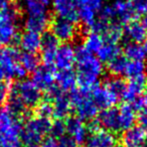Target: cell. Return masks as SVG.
<instances>
[{
    "label": "cell",
    "mask_w": 147,
    "mask_h": 147,
    "mask_svg": "<svg viewBox=\"0 0 147 147\" xmlns=\"http://www.w3.org/2000/svg\"><path fill=\"white\" fill-rule=\"evenodd\" d=\"M75 57L78 65L77 85L80 90L90 93L99 85V81L104 74L103 63L94 55L88 53L82 45L75 47Z\"/></svg>",
    "instance_id": "obj_1"
},
{
    "label": "cell",
    "mask_w": 147,
    "mask_h": 147,
    "mask_svg": "<svg viewBox=\"0 0 147 147\" xmlns=\"http://www.w3.org/2000/svg\"><path fill=\"white\" fill-rule=\"evenodd\" d=\"M22 9L14 2L1 10L0 13V45H14L18 43V22Z\"/></svg>",
    "instance_id": "obj_2"
},
{
    "label": "cell",
    "mask_w": 147,
    "mask_h": 147,
    "mask_svg": "<svg viewBox=\"0 0 147 147\" xmlns=\"http://www.w3.org/2000/svg\"><path fill=\"white\" fill-rule=\"evenodd\" d=\"M20 51L13 45H8L0 49V69L4 73L6 82L12 79L23 80L27 71L19 63Z\"/></svg>",
    "instance_id": "obj_3"
},
{
    "label": "cell",
    "mask_w": 147,
    "mask_h": 147,
    "mask_svg": "<svg viewBox=\"0 0 147 147\" xmlns=\"http://www.w3.org/2000/svg\"><path fill=\"white\" fill-rule=\"evenodd\" d=\"M51 119L34 116L27 118L20 135V142L24 145L39 144L43 136L51 131Z\"/></svg>",
    "instance_id": "obj_4"
},
{
    "label": "cell",
    "mask_w": 147,
    "mask_h": 147,
    "mask_svg": "<svg viewBox=\"0 0 147 147\" xmlns=\"http://www.w3.org/2000/svg\"><path fill=\"white\" fill-rule=\"evenodd\" d=\"M69 98L73 105V110L76 116L83 121H91L99 114L98 107L93 102L89 92L82 90H74L69 94Z\"/></svg>",
    "instance_id": "obj_5"
},
{
    "label": "cell",
    "mask_w": 147,
    "mask_h": 147,
    "mask_svg": "<svg viewBox=\"0 0 147 147\" xmlns=\"http://www.w3.org/2000/svg\"><path fill=\"white\" fill-rule=\"evenodd\" d=\"M49 28L59 42L61 41L63 43L75 40L81 34V27H79L77 23L57 15L51 16Z\"/></svg>",
    "instance_id": "obj_6"
},
{
    "label": "cell",
    "mask_w": 147,
    "mask_h": 147,
    "mask_svg": "<svg viewBox=\"0 0 147 147\" xmlns=\"http://www.w3.org/2000/svg\"><path fill=\"white\" fill-rule=\"evenodd\" d=\"M10 91L20 98L27 109L35 108L42 101L41 91L35 86L32 81L28 79L19 80L11 86Z\"/></svg>",
    "instance_id": "obj_7"
},
{
    "label": "cell",
    "mask_w": 147,
    "mask_h": 147,
    "mask_svg": "<svg viewBox=\"0 0 147 147\" xmlns=\"http://www.w3.org/2000/svg\"><path fill=\"white\" fill-rule=\"evenodd\" d=\"M23 125L6 109L0 110V141L20 140Z\"/></svg>",
    "instance_id": "obj_8"
},
{
    "label": "cell",
    "mask_w": 147,
    "mask_h": 147,
    "mask_svg": "<svg viewBox=\"0 0 147 147\" xmlns=\"http://www.w3.org/2000/svg\"><path fill=\"white\" fill-rule=\"evenodd\" d=\"M31 81L41 91L45 92L49 91L55 85V71L53 65H39L38 67L32 73Z\"/></svg>",
    "instance_id": "obj_9"
},
{
    "label": "cell",
    "mask_w": 147,
    "mask_h": 147,
    "mask_svg": "<svg viewBox=\"0 0 147 147\" xmlns=\"http://www.w3.org/2000/svg\"><path fill=\"white\" fill-rule=\"evenodd\" d=\"M59 47V40L53 34L51 30H47L40 35L41 59L45 65H53L55 53Z\"/></svg>",
    "instance_id": "obj_10"
},
{
    "label": "cell",
    "mask_w": 147,
    "mask_h": 147,
    "mask_svg": "<svg viewBox=\"0 0 147 147\" xmlns=\"http://www.w3.org/2000/svg\"><path fill=\"white\" fill-rule=\"evenodd\" d=\"M65 125L67 135L71 136L77 144H83L86 142L89 133L84 121L77 116H69L65 120Z\"/></svg>",
    "instance_id": "obj_11"
},
{
    "label": "cell",
    "mask_w": 147,
    "mask_h": 147,
    "mask_svg": "<svg viewBox=\"0 0 147 147\" xmlns=\"http://www.w3.org/2000/svg\"><path fill=\"white\" fill-rule=\"evenodd\" d=\"M98 120L101 128L111 133L121 132L120 116H119V109L116 107L102 110L98 114Z\"/></svg>",
    "instance_id": "obj_12"
},
{
    "label": "cell",
    "mask_w": 147,
    "mask_h": 147,
    "mask_svg": "<svg viewBox=\"0 0 147 147\" xmlns=\"http://www.w3.org/2000/svg\"><path fill=\"white\" fill-rule=\"evenodd\" d=\"M76 63L75 57V47L69 43H63L59 45L55 53V61H53V67L57 71L61 69H69Z\"/></svg>",
    "instance_id": "obj_13"
},
{
    "label": "cell",
    "mask_w": 147,
    "mask_h": 147,
    "mask_svg": "<svg viewBox=\"0 0 147 147\" xmlns=\"http://www.w3.org/2000/svg\"><path fill=\"white\" fill-rule=\"evenodd\" d=\"M90 95L93 102L98 107L99 110L100 109L105 110V109L111 108V107H115V105L119 101L118 97L113 94L111 91H109L104 85L103 86L98 85L97 87H95L90 92Z\"/></svg>",
    "instance_id": "obj_14"
},
{
    "label": "cell",
    "mask_w": 147,
    "mask_h": 147,
    "mask_svg": "<svg viewBox=\"0 0 147 147\" xmlns=\"http://www.w3.org/2000/svg\"><path fill=\"white\" fill-rule=\"evenodd\" d=\"M147 142V129L142 125H134L124 131L122 135L123 147H142Z\"/></svg>",
    "instance_id": "obj_15"
},
{
    "label": "cell",
    "mask_w": 147,
    "mask_h": 147,
    "mask_svg": "<svg viewBox=\"0 0 147 147\" xmlns=\"http://www.w3.org/2000/svg\"><path fill=\"white\" fill-rule=\"evenodd\" d=\"M51 16L47 12L34 13V14H27L26 18L24 19V28L25 30L32 31L35 33H43L47 30L51 23Z\"/></svg>",
    "instance_id": "obj_16"
},
{
    "label": "cell",
    "mask_w": 147,
    "mask_h": 147,
    "mask_svg": "<svg viewBox=\"0 0 147 147\" xmlns=\"http://www.w3.org/2000/svg\"><path fill=\"white\" fill-rule=\"evenodd\" d=\"M51 4L55 15L69 19L75 23L79 22L75 0H51Z\"/></svg>",
    "instance_id": "obj_17"
},
{
    "label": "cell",
    "mask_w": 147,
    "mask_h": 147,
    "mask_svg": "<svg viewBox=\"0 0 147 147\" xmlns=\"http://www.w3.org/2000/svg\"><path fill=\"white\" fill-rule=\"evenodd\" d=\"M147 85L146 76L139 77V78L131 79L128 83H126V89L122 95L123 100L126 103H133L137 97L144 93V90Z\"/></svg>",
    "instance_id": "obj_18"
},
{
    "label": "cell",
    "mask_w": 147,
    "mask_h": 147,
    "mask_svg": "<svg viewBox=\"0 0 147 147\" xmlns=\"http://www.w3.org/2000/svg\"><path fill=\"white\" fill-rule=\"evenodd\" d=\"M51 105H53V116L59 120L67 119L73 111V105L69 95L65 94V92L61 93L59 96L55 97L51 101Z\"/></svg>",
    "instance_id": "obj_19"
},
{
    "label": "cell",
    "mask_w": 147,
    "mask_h": 147,
    "mask_svg": "<svg viewBox=\"0 0 147 147\" xmlns=\"http://www.w3.org/2000/svg\"><path fill=\"white\" fill-rule=\"evenodd\" d=\"M86 142L87 147H114L117 144L115 135L104 129L90 134Z\"/></svg>",
    "instance_id": "obj_20"
},
{
    "label": "cell",
    "mask_w": 147,
    "mask_h": 147,
    "mask_svg": "<svg viewBox=\"0 0 147 147\" xmlns=\"http://www.w3.org/2000/svg\"><path fill=\"white\" fill-rule=\"evenodd\" d=\"M124 36L131 42L141 43L147 37V31L142 25L141 21L137 19L132 20L124 25Z\"/></svg>",
    "instance_id": "obj_21"
},
{
    "label": "cell",
    "mask_w": 147,
    "mask_h": 147,
    "mask_svg": "<svg viewBox=\"0 0 147 147\" xmlns=\"http://www.w3.org/2000/svg\"><path fill=\"white\" fill-rule=\"evenodd\" d=\"M55 84L63 92H71L77 86V73L73 69L55 71Z\"/></svg>",
    "instance_id": "obj_22"
},
{
    "label": "cell",
    "mask_w": 147,
    "mask_h": 147,
    "mask_svg": "<svg viewBox=\"0 0 147 147\" xmlns=\"http://www.w3.org/2000/svg\"><path fill=\"white\" fill-rule=\"evenodd\" d=\"M18 45L24 53H36L40 49V34L25 30L19 35Z\"/></svg>",
    "instance_id": "obj_23"
},
{
    "label": "cell",
    "mask_w": 147,
    "mask_h": 147,
    "mask_svg": "<svg viewBox=\"0 0 147 147\" xmlns=\"http://www.w3.org/2000/svg\"><path fill=\"white\" fill-rule=\"evenodd\" d=\"M5 109L10 114H12L15 118L19 119V120L24 119L27 116V114H28V109L26 108V106L23 104V102L20 100V98L16 94L11 92V91L10 94H9L8 100L6 102Z\"/></svg>",
    "instance_id": "obj_24"
},
{
    "label": "cell",
    "mask_w": 147,
    "mask_h": 147,
    "mask_svg": "<svg viewBox=\"0 0 147 147\" xmlns=\"http://www.w3.org/2000/svg\"><path fill=\"white\" fill-rule=\"evenodd\" d=\"M119 116H120V124L121 131H126L129 128L134 126L135 122L137 120V114L135 112L132 105L129 103L121 105L119 107Z\"/></svg>",
    "instance_id": "obj_25"
},
{
    "label": "cell",
    "mask_w": 147,
    "mask_h": 147,
    "mask_svg": "<svg viewBox=\"0 0 147 147\" xmlns=\"http://www.w3.org/2000/svg\"><path fill=\"white\" fill-rule=\"evenodd\" d=\"M102 37L104 39V42L115 43L118 45V42L124 37V29L123 25L119 24L117 22H110L107 28L102 33Z\"/></svg>",
    "instance_id": "obj_26"
},
{
    "label": "cell",
    "mask_w": 147,
    "mask_h": 147,
    "mask_svg": "<svg viewBox=\"0 0 147 147\" xmlns=\"http://www.w3.org/2000/svg\"><path fill=\"white\" fill-rule=\"evenodd\" d=\"M103 45H104V39L100 33L89 31L85 34L84 42L82 45L88 53L94 55L98 53V51L102 47Z\"/></svg>",
    "instance_id": "obj_27"
},
{
    "label": "cell",
    "mask_w": 147,
    "mask_h": 147,
    "mask_svg": "<svg viewBox=\"0 0 147 147\" xmlns=\"http://www.w3.org/2000/svg\"><path fill=\"white\" fill-rule=\"evenodd\" d=\"M121 53H122V49L118 45L104 42V45H102V47L99 49L96 55L97 57L102 63H109L113 59L120 55Z\"/></svg>",
    "instance_id": "obj_28"
},
{
    "label": "cell",
    "mask_w": 147,
    "mask_h": 147,
    "mask_svg": "<svg viewBox=\"0 0 147 147\" xmlns=\"http://www.w3.org/2000/svg\"><path fill=\"white\" fill-rule=\"evenodd\" d=\"M132 107L134 108L137 114V120L139 121L140 125L147 126V92L141 94L137 97L136 100L133 102Z\"/></svg>",
    "instance_id": "obj_29"
},
{
    "label": "cell",
    "mask_w": 147,
    "mask_h": 147,
    "mask_svg": "<svg viewBox=\"0 0 147 147\" xmlns=\"http://www.w3.org/2000/svg\"><path fill=\"white\" fill-rule=\"evenodd\" d=\"M123 53H124V57H126L128 61H143L146 57L145 51L143 47L140 43L136 42H131L129 41L126 43L123 49Z\"/></svg>",
    "instance_id": "obj_30"
},
{
    "label": "cell",
    "mask_w": 147,
    "mask_h": 147,
    "mask_svg": "<svg viewBox=\"0 0 147 147\" xmlns=\"http://www.w3.org/2000/svg\"><path fill=\"white\" fill-rule=\"evenodd\" d=\"M19 63L27 73H33L40 63V57L36 53L23 51L19 57Z\"/></svg>",
    "instance_id": "obj_31"
},
{
    "label": "cell",
    "mask_w": 147,
    "mask_h": 147,
    "mask_svg": "<svg viewBox=\"0 0 147 147\" xmlns=\"http://www.w3.org/2000/svg\"><path fill=\"white\" fill-rule=\"evenodd\" d=\"M145 71H146V65L144 63V61H128L124 76H126L129 80H131V79L145 76Z\"/></svg>",
    "instance_id": "obj_32"
},
{
    "label": "cell",
    "mask_w": 147,
    "mask_h": 147,
    "mask_svg": "<svg viewBox=\"0 0 147 147\" xmlns=\"http://www.w3.org/2000/svg\"><path fill=\"white\" fill-rule=\"evenodd\" d=\"M128 59L124 55H120L107 63V69L113 77H120L124 76L125 69H126Z\"/></svg>",
    "instance_id": "obj_33"
},
{
    "label": "cell",
    "mask_w": 147,
    "mask_h": 147,
    "mask_svg": "<svg viewBox=\"0 0 147 147\" xmlns=\"http://www.w3.org/2000/svg\"><path fill=\"white\" fill-rule=\"evenodd\" d=\"M104 86L114 95H116L119 99H121L125 89H126V82L120 77L112 76L111 78H108L105 81Z\"/></svg>",
    "instance_id": "obj_34"
},
{
    "label": "cell",
    "mask_w": 147,
    "mask_h": 147,
    "mask_svg": "<svg viewBox=\"0 0 147 147\" xmlns=\"http://www.w3.org/2000/svg\"><path fill=\"white\" fill-rule=\"evenodd\" d=\"M34 109L35 116L47 119H51V117L53 116V105H51V102H49L47 100L41 101Z\"/></svg>",
    "instance_id": "obj_35"
},
{
    "label": "cell",
    "mask_w": 147,
    "mask_h": 147,
    "mask_svg": "<svg viewBox=\"0 0 147 147\" xmlns=\"http://www.w3.org/2000/svg\"><path fill=\"white\" fill-rule=\"evenodd\" d=\"M49 133H51V136L55 139L61 138V137H63V135L67 134V132H65V121L57 119L55 122H51V131H49Z\"/></svg>",
    "instance_id": "obj_36"
},
{
    "label": "cell",
    "mask_w": 147,
    "mask_h": 147,
    "mask_svg": "<svg viewBox=\"0 0 147 147\" xmlns=\"http://www.w3.org/2000/svg\"><path fill=\"white\" fill-rule=\"evenodd\" d=\"M10 88L7 82H0V108L6 104L10 94Z\"/></svg>",
    "instance_id": "obj_37"
},
{
    "label": "cell",
    "mask_w": 147,
    "mask_h": 147,
    "mask_svg": "<svg viewBox=\"0 0 147 147\" xmlns=\"http://www.w3.org/2000/svg\"><path fill=\"white\" fill-rule=\"evenodd\" d=\"M132 4L137 16L147 14V0H135Z\"/></svg>",
    "instance_id": "obj_38"
},
{
    "label": "cell",
    "mask_w": 147,
    "mask_h": 147,
    "mask_svg": "<svg viewBox=\"0 0 147 147\" xmlns=\"http://www.w3.org/2000/svg\"><path fill=\"white\" fill-rule=\"evenodd\" d=\"M57 146L59 147H77L78 144L75 142L73 138L69 135H63V137L57 139Z\"/></svg>",
    "instance_id": "obj_39"
},
{
    "label": "cell",
    "mask_w": 147,
    "mask_h": 147,
    "mask_svg": "<svg viewBox=\"0 0 147 147\" xmlns=\"http://www.w3.org/2000/svg\"><path fill=\"white\" fill-rule=\"evenodd\" d=\"M39 147H59L57 146V140L51 136L45 137L41 140Z\"/></svg>",
    "instance_id": "obj_40"
},
{
    "label": "cell",
    "mask_w": 147,
    "mask_h": 147,
    "mask_svg": "<svg viewBox=\"0 0 147 147\" xmlns=\"http://www.w3.org/2000/svg\"><path fill=\"white\" fill-rule=\"evenodd\" d=\"M0 147H21V142H20V140L0 141Z\"/></svg>",
    "instance_id": "obj_41"
},
{
    "label": "cell",
    "mask_w": 147,
    "mask_h": 147,
    "mask_svg": "<svg viewBox=\"0 0 147 147\" xmlns=\"http://www.w3.org/2000/svg\"><path fill=\"white\" fill-rule=\"evenodd\" d=\"M141 23H142V25L144 26V28L146 29V31H147V14L143 15V18H142V20H141Z\"/></svg>",
    "instance_id": "obj_42"
},
{
    "label": "cell",
    "mask_w": 147,
    "mask_h": 147,
    "mask_svg": "<svg viewBox=\"0 0 147 147\" xmlns=\"http://www.w3.org/2000/svg\"><path fill=\"white\" fill-rule=\"evenodd\" d=\"M0 82H6V79H5L4 73H3L1 69H0Z\"/></svg>",
    "instance_id": "obj_43"
},
{
    "label": "cell",
    "mask_w": 147,
    "mask_h": 147,
    "mask_svg": "<svg viewBox=\"0 0 147 147\" xmlns=\"http://www.w3.org/2000/svg\"><path fill=\"white\" fill-rule=\"evenodd\" d=\"M143 49H144V51H145V55H146V57H147V37L145 38V40L143 41Z\"/></svg>",
    "instance_id": "obj_44"
},
{
    "label": "cell",
    "mask_w": 147,
    "mask_h": 147,
    "mask_svg": "<svg viewBox=\"0 0 147 147\" xmlns=\"http://www.w3.org/2000/svg\"><path fill=\"white\" fill-rule=\"evenodd\" d=\"M23 147H39V144H28V145H24Z\"/></svg>",
    "instance_id": "obj_45"
},
{
    "label": "cell",
    "mask_w": 147,
    "mask_h": 147,
    "mask_svg": "<svg viewBox=\"0 0 147 147\" xmlns=\"http://www.w3.org/2000/svg\"><path fill=\"white\" fill-rule=\"evenodd\" d=\"M10 2H14V3H16V2H18V1H20V0H9Z\"/></svg>",
    "instance_id": "obj_46"
},
{
    "label": "cell",
    "mask_w": 147,
    "mask_h": 147,
    "mask_svg": "<svg viewBox=\"0 0 147 147\" xmlns=\"http://www.w3.org/2000/svg\"><path fill=\"white\" fill-rule=\"evenodd\" d=\"M114 147H123V146H122V145H117V144H116Z\"/></svg>",
    "instance_id": "obj_47"
},
{
    "label": "cell",
    "mask_w": 147,
    "mask_h": 147,
    "mask_svg": "<svg viewBox=\"0 0 147 147\" xmlns=\"http://www.w3.org/2000/svg\"><path fill=\"white\" fill-rule=\"evenodd\" d=\"M127 1H129V2H134L135 0H127Z\"/></svg>",
    "instance_id": "obj_48"
},
{
    "label": "cell",
    "mask_w": 147,
    "mask_h": 147,
    "mask_svg": "<svg viewBox=\"0 0 147 147\" xmlns=\"http://www.w3.org/2000/svg\"><path fill=\"white\" fill-rule=\"evenodd\" d=\"M142 147H147V142H146V143H145V144H144V145H143V146H142Z\"/></svg>",
    "instance_id": "obj_49"
},
{
    "label": "cell",
    "mask_w": 147,
    "mask_h": 147,
    "mask_svg": "<svg viewBox=\"0 0 147 147\" xmlns=\"http://www.w3.org/2000/svg\"><path fill=\"white\" fill-rule=\"evenodd\" d=\"M1 10H2V9H0V13H1Z\"/></svg>",
    "instance_id": "obj_50"
},
{
    "label": "cell",
    "mask_w": 147,
    "mask_h": 147,
    "mask_svg": "<svg viewBox=\"0 0 147 147\" xmlns=\"http://www.w3.org/2000/svg\"><path fill=\"white\" fill-rule=\"evenodd\" d=\"M146 71H147V65H146Z\"/></svg>",
    "instance_id": "obj_51"
},
{
    "label": "cell",
    "mask_w": 147,
    "mask_h": 147,
    "mask_svg": "<svg viewBox=\"0 0 147 147\" xmlns=\"http://www.w3.org/2000/svg\"><path fill=\"white\" fill-rule=\"evenodd\" d=\"M81 147H84V146H81Z\"/></svg>",
    "instance_id": "obj_52"
}]
</instances>
